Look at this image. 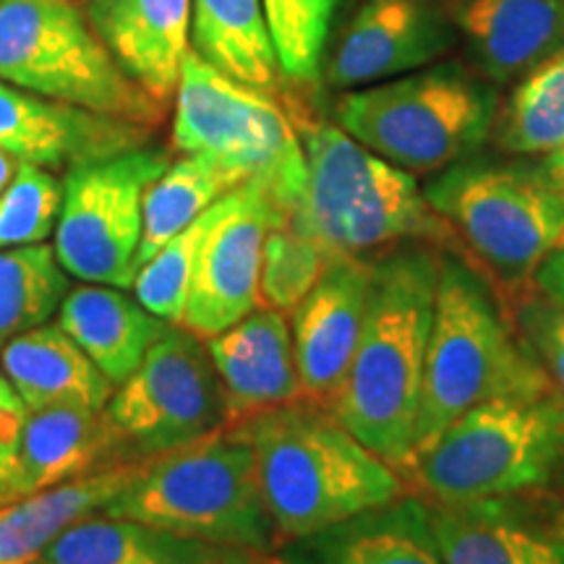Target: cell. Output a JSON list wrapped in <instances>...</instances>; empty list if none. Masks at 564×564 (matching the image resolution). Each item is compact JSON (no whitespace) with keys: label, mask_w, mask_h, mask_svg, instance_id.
I'll use <instances>...</instances> for the list:
<instances>
[{"label":"cell","mask_w":564,"mask_h":564,"mask_svg":"<svg viewBox=\"0 0 564 564\" xmlns=\"http://www.w3.org/2000/svg\"><path fill=\"white\" fill-rule=\"evenodd\" d=\"M549 390L556 387L502 312L497 288L457 251H442L411 460L470 408Z\"/></svg>","instance_id":"277c9868"},{"label":"cell","mask_w":564,"mask_h":564,"mask_svg":"<svg viewBox=\"0 0 564 564\" xmlns=\"http://www.w3.org/2000/svg\"><path fill=\"white\" fill-rule=\"evenodd\" d=\"M432 523L444 564H564L560 505L539 497L434 505Z\"/></svg>","instance_id":"e0dca14e"},{"label":"cell","mask_w":564,"mask_h":564,"mask_svg":"<svg viewBox=\"0 0 564 564\" xmlns=\"http://www.w3.org/2000/svg\"><path fill=\"white\" fill-rule=\"evenodd\" d=\"M212 217H215V204L204 212L199 220L181 230L178 236H173L152 259H147L137 270V278H133L131 288L137 299L167 324H178L181 327L188 291H192L196 259H199L202 241L207 236Z\"/></svg>","instance_id":"1f68e13d"},{"label":"cell","mask_w":564,"mask_h":564,"mask_svg":"<svg viewBox=\"0 0 564 564\" xmlns=\"http://www.w3.org/2000/svg\"><path fill=\"white\" fill-rule=\"evenodd\" d=\"M0 82L158 129L167 105L126 74L76 0H0Z\"/></svg>","instance_id":"9c48e42d"},{"label":"cell","mask_w":564,"mask_h":564,"mask_svg":"<svg viewBox=\"0 0 564 564\" xmlns=\"http://www.w3.org/2000/svg\"><path fill=\"white\" fill-rule=\"evenodd\" d=\"M0 369L30 411L55 405L108 408L116 384L55 324H40L0 348Z\"/></svg>","instance_id":"d4e9b609"},{"label":"cell","mask_w":564,"mask_h":564,"mask_svg":"<svg viewBox=\"0 0 564 564\" xmlns=\"http://www.w3.org/2000/svg\"><path fill=\"white\" fill-rule=\"evenodd\" d=\"M204 343L220 377L228 426H241L253 415L303 400L288 314L257 306L241 322Z\"/></svg>","instance_id":"ac0fdd59"},{"label":"cell","mask_w":564,"mask_h":564,"mask_svg":"<svg viewBox=\"0 0 564 564\" xmlns=\"http://www.w3.org/2000/svg\"><path fill=\"white\" fill-rule=\"evenodd\" d=\"M442 251L405 243L373 259L361 340L329 408L358 442L400 474L413 453Z\"/></svg>","instance_id":"6da1fadb"},{"label":"cell","mask_w":564,"mask_h":564,"mask_svg":"<svg viewBox=\"0 0 564 564\" xmlns=\"http://www.w3.org/2000/svg\"><path fill=\"white\" fill-rule=\"evenodd\" d=\"M533 291L564 308V243L549 253L533 274Z\"/></svg>","instance_id":"8d00e7d4"},{"label":"cell","mask_w":564,"mask_h":564,"mask_svg":"<svg viewBox=\"0 0 564 564\" xmlns=\"http://www.w3.org/2000/svg\"><path fill=\"white\" fill-rule=\"evenodd\" d=\"M514 301L518 306L510 314L514 329L546 371L549 382L564 394V308L535 291Z\"/></svg>","instance_id":"e575fe53"},{"label":"cell","mask_w":564,"mask_h":564,"mask_svg":"<svg viewBox=\"0 0 564 564\" xmlns=\"http://www.w3.org/2000/svg\"><path fill=\"white\" fill-rule=\"evenodd\" d=\"M423 196L449 225L465 259L512 299L533 291L539 264L564 243V192L541 162L476 152L432 173Z\"/></svg>","instance_id":"52a82bcc"},{"label":"cell","mask_w":564,"mask_h":564,"mask_svg":"<svg viewBox=\"0 0 564 564\" xmlns=\"http://www.w3.org/2000/svg\"><path fill=\"white\" fill-rule=\"evenodd\" d=\"M68 291V272L53 246L0 249V348L53 319Z\"/></svg>","instance_id":"f546056e"},{"label":"cell","mask_w":564,"mask_h":564,"mask_svg":"<svg viewBox=\"0 0 564 564\" xmlns=\"http://www.w3.org/2000/svg\"><path fill=\"white\" fill-rule=\"evenodd\" d=\"M167 165L171 154L141 147L68 167L53 249L70 278L123 291L133 285L144 196Z\"/></svg>","instance_id":"8fae6325"},{"label":"cell","mask_w":564,"mask_h":564,"mask_svg":"<svg viewBox=\"0 0 564 564\" xmlns=\"http://www.w3.org/2000/svg\"><path fill=\"white\" fill-rule=\"evenodd\" d=\"M150 457L112 465L97 474L51 486L17 502L0 505V564H34L63 531L102 514L118 491L137 478Z\"/></svg>","instance_id":"cb8c5ba5"},{"label":"cell","mask_w":564,"mask_h":564,"mask_svg":"<svg viewBox=\"0 0 564 564\" xmlns=\"http://www.w3.org/2000/svg\"><path fill=\"white\" fill-rule=\"evenodd\" d=\"M253 552L207 544L126 518L91 514L63 531L45 564H257Z\"/></svg>","instance_id":"484cf974"},{"label":"cell","mask_w":564,"mask_h":564,"mask_svg":"<svg viewBox=\"0 0 564 564\" xmlns=\"http://www.w3.org/2000/svg\"><path fill=\"white\" fill-rule=\"evenodd\" d=\"M192 51L246 87L282 84L262 0H192Z\"/></svg>","instance_id":"4316f807"},{"label":"cell","mask_w":564,"mask_h":564,"mask_svg":"<svg viewBox=\"0 0 564 564\" xmlns=\"http://www.w3.org/2000/svg\"><path fill=\"white\" fill-rule=\"evenodd\" d=\"M262 6L282 82L319 84L337 0H262Z\"/></svg>","instance_id":"4dcf8cb0"},{"label":"cell","mask_w":564,"mask_h":564,"mask_svg":"<svg viewBox=\"0 0 564 564\" xmlns=\"http://www.w3.org/2000/svg\"><path fill=\"white\" fill-rule=\"evenodd\" d=\"M541 167L549 173V178H552L556 186L564 192V150H556L552 154H546L544 160H539Z\"/></svg>","instance_id":"74e56055"},{"label":"cell","mask_w":564,"mask_h":564,"mask_svg":"<svg viewBox=\"0 0 564 564\" xmlns=\"http://www.w3.org/2000/svg\"><path fill=\"white\" fill-rule=\"evenodd\" d=\"M288 564H444L426 499L405 494L293 541Z\"/></svg>","instance_id":"7402d4cb"},{"label":"cell","mask_w":564,"mask_h":564,"mask_svg":"<svg viewBox=\"0 0 564 564\" xmlns=\"http://www.w3.org/2000/svg\"><path fill=\"white\" fill-rule=\"evenodd\" d=\"M560 514H562V523H564V505H560Z\"/></svg>","instance_id":"ab89813d"},{"label":"cell","mask_w":564,"mask_h":564,"mask_svg":"<svg viewBox=\"0 0 564 564\" xmlns=\"http://www.w3.org/2000/svg\"><path fill=\"white\" fill-rule=\"evenodd\" d=\"M373 259L335 257L291 314L303 400L333 408L366 319Z\"/></svg>","instance_id":"9a60e30c"},{"label":"cell","mask_w":564,"mask_h":564,"mask_svg":"<svg viewBox=\"0 0 564 564\" xmlns=\"http://www.w3.org/2000/svg\"><path fill=\"white\" fill-rule=\"evenodd\" d=\"M457 42L447 0H361L324 58L322 79L329 89H361L432 66Z\"/></svg>","instance_id":"5bb4252c"},{"label":"cell","mask_w":564,"mask_h":564,"mask_svg":"<svg viewBox=\"0 0 564 564\" xmlns=\"http://www.w3.org/2000/svg\"><path fill=\"white\" fill-rule=\"evenodd\" d=\"M173 105L175 150L223 162L246 181H264L291 217L306 186V158L291 116L270 91L230 79L188 47Z\"/></svg>","instance_id":"30bf717a"},{"label":"cell","mask_w":564,"mask_h":564,"mask_svg":"<svg viewBox=\"0 0 564 564\" xmlns=\"http://www.w3.org/2000/svg\"><path fill=\"white\" fill-rule=\"evenodd\" d=\"M26 415H30V408L21 400L6 371L0 369V505L13 502Z\"/></svg>","instance_id":"d590c367"},{"label":"cell","mask_w":564,"mask_h":564,"mask_svg":"<svg viewBox=\"0 0 564 564\" xmlns=\"http://www.w3.org/2000/svg\"><path fill=\"white\" fill-rule=\"evenodd\" d=\"M241 426L257 455L264 502L285 541L308 539L411 494L398 468L312 400L259 413Z\"/></svg>","instance_id":"3957f363"},{"label":"cell","mask_w":564,"mask_h":564,"mask_svg":"<svg viewBox=\"0 0 564 564\" xmlns=\"http://www.w3.org/2000/svg\"><path fill=\"white\" fill-rule=\"evenodd\" d=\"M58 324L116 387L137 371L152 345L173 327L137 295L131 299L123 288L97 282L70 288L58 308Z\"/></svg>","instance_id":"603a6c76"},{"label":"cell","mask_w":564,"mask_h":564,"mask_svg":"<svg viewBox=\"0 0 564 564\" xmlns=\"http://www.w3.org/2000/svg\"><path fill=\"white\" fill-rule=\"evenodd\" d=\"M288 116L306 158V186L288 217L295 230L329 257L369 259L405 243L460 253L413 173L366 150L337 123L314 118L301 102H291Z\"/></svg>","instance_id":"7a4b0ae2"},{"label":"cell","mask_w":564,"mask_h":564,"mask_svg":"<svg viewBox=\"0 0 564 564\" xmlns=\"http://www.w3.org/2000/svg\"><path fill=\"white\" fill-rule=\"evenodd\" d=\"M152 131L0 82V150L19 162L66 173L84 162L141 150Z\"/></svg>","instance_id":"2e32d148"},{"label":"cell","mask_w":564,"mask_h":564,"mask_svg":"<svg viewBox=\"0 0 564 564\" xmlns=\"http://www.w3.org/2000/svg\"><path fill=\"white\" fill-rule=\"evenodd\" d=\"M434 505L541 497L564 484V394L489 400L449 423L403 470Z\"/></svg>","instance_id":"8992f818"},{"label":"cell","mask_w":564,"mask_h":564,"mask_svg":"<svg viewBox=\"0 0 564 564\" xmlns=\"http://www.w3.org/2000/svg\"><path fill=\"white\" fill-rule=\"evenodd\" d=\"M465 53L491 84H510L564 53V0H447Z\"/></svg>","instance_id":"d6986e66"},{"label":"cell","mask_w":564,"mask_h":564,"mask_svg":"<svg viewBox=\"0 0 564 564\" xmlns=\"http://www.w3.org/2000/svg\"><path fill=\"white\" fill-rule=\"evenodd\" d=\"M329 257L319 243L299 232L288 220L274 223L267 232L262 253V274H259V301L262 306L293 314V308L306 299L316 285Z\"/></svg>","instance_id":"d6a6232c"},{"label":"cell","mask_w":564,"mask_h":564,"mask_svg":"<svg viewBox=\"0 0 564 564\" xmlns=\"http://www.w3.org/2000/svg\"><path fill=\"white\" fill-rule=\"evenodd\" d=\"M63 204V178L47 167L21 162L0 194V249L45 243L55 232Z\"/></svg>","instance_id":"836d02e7"},{"label":"cell","mask_w":564,"mask_h":564,"mask_svg":"<svg viewBox=\"0 0 564 564\" xmlns=\"http://www.w3.org/2000/svg\"><path fill=\"white\" fill-rule=\"evenodd\" d=\"M19 165H21V162H19L17 158H13V154L0 150V194L6 192V186H9L13 175H17Z\"/></svg>","instance_id":"f35d334b"},{"label":"cell","mask_w":564,"mask_h":564,"mask_svg":"<svg viewBox=\"0 0 564 564\" xmlns=\"http://www.w3.org/2000/svg\"><path fill=\"white\" fill-rule=\"evenodd\" d=\"M241 183H246L241 173L204 154H183L181 160L171 162L144 196L137 270Z\"/></svg>","instance_id":"83f0119b"},{"label":"cell","mask_w":564,"mask_h":564,"mask_svg":"<svg viewBox=\"0 0 564 564\" xmlns=\"http://www.w3.org/2000/svg\"><path fill=\"white\" fill-rule=\"evenodd\" d=\"M102 514L253 554L272 552L280 539L243 426L150 457Z\"/></svg>","instance_id":"5b68a950"},{"label":"cell","mask_w":564,"mask_h":564,"mask_svg":"<svg viewBox=\"0 0 564 564\" xmlns=\"http://www.w3.org/2000/svg\"><path fill=\"white\" fill-rule=\"evenodd\" d=\"M491 139L502 152L523 158L564 150V53L520 76L499 105Z\"/></svg>","instance_id":"f1b7e54d"},{"label":"cell","mask_w":564,"mask_h":564,"mask_svg":"<svg viewBox=\"0 0 564 564\" xmlns=\"http://www.w3.org/2000/svg\"><path fill=\"white\" fill-rule=\"evenodd\" d=\"M108 413L139 457L228 426V405L207 343L173 324L112 392Z\"/></svg>","instance_id":"7c38bea8"},{"label":"cell","mask_w":564,"mask_h":564,"mask_svg":"<svg viewBox=\"0 0 564 564\" xmlns=\"http://www.w3.org/2000/svg\"><path fill=\"white\" fill-rule=\"evenodd\" d=\"M131 460L144 457L129 447L108 408L55 405L30 411L21 436L13 502Z\"/></svg>","instance_id":"ffe728a7"},{"label":"cell","mask_w":564,"mask_h":564,"mask_svg":"<svg viewBox=\"0 0 564 564\" xmlns=\"http://www.w3.org/2000/svg\"><path fill=\"white\" fill-rule=\"evenodd\" d=\"M288 220L264 181L251 178L215 202L181 327L209 340L262 306L259 274L267 232Z\"/></svg>","instance_id":"4fadbf2b"},{"label":"cell","mask_w":564,"mask_h":564,"mask_svg":"<svg viewBox=\"0 0 564 564\" xmlns=\"http://www.w3.org/2000/svg\"><path fill=\"white\" fill-rule=\"evenodd\" d=\"M497 112V84L460 61H436L335 100V123L348 137L413 175L476 154L491 139Z\"/></svg>","instance_id":"ba28073f"},{"label":"cell","mask_w":564,"mask_h":564,"mask_svg":"<svg viewBox=\"0 0 564 564\" xmlns=\"http://www.w3.org/2000/svg\"><path fill=\"white\" fill-rule=\"evenodd\" d=\"M82 9L126 74L171 102L192 47V0H82Z\"/></svg>","instance_id":"44dd1931"},{"label":"cell","mask_w":564,"mask_h":564,"mask_svg":"<svg viewBox=\"0 0 564 564\" xmlns=\"http://www.w3.org/2000/svg\"><path fill=\"white\" fill-rule=\"evenodd\" d=\"M34 564H45V562H42V560H40V562H34Z\"/></svg>","instance_id":"60d3db41"}]
</instances>
